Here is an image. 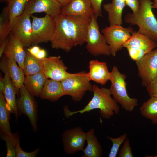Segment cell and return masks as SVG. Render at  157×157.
Listing matches in <instances>:
<instances>
[{
    "label": "cell",
    "instance_id": "cell-1",
    "mask_svg": "<svg viewBox=\"0 0 157 157\" xmlns=\"http://www.w3.org/2000/svg\"><path fill=\"white\" fill-rule=\"evenodd\" d=\"M91 17L60 14L54 17V31L50 41L53 48L69 52L85 43Z\"/></svg>",
    "mask_w": 157,
    "mask_h": 157
},
{
    "label": "cell",
    "instance_id": "cell-2",
    "mask_svg": "<svg viewBox=\"0 0 157 157\" xmlns=\"http://www.w3.org/2000/svg\"><path fill=\"white\" fill-rule=\"evenodd\" d=\"M93 97L91 100L82 109L76 111H71L67 106L63 108L65 117L69 118L77 113L82 114L89 112L93 110L98 109L101 117L104 119H108L114 114L118 115L119 112V107L113 98L110 89L99 87L97 85H93Z\"/></svg>",
    "mask_w": 157,
    "mask_h": 157
},
{
    "label": "cell",
    "instance_id": "cell-3",
    "mask_svg": "<svg viewBox=\"0 0 157 157\" xmlns=\"http://www.w3.org/2000/svg\"><path fill=\"white\" fill-rule=\"evenodd\" d=\"M138 10L128 13L124 17L126 22L137 25L138 31L144 34L157 43V20L152 10V0H139Z\"/></svg>",
    "mask_w": 157,
    "mask_h": 157
},
{
    "label": "cell",
    "instance_id": "cell-4",
    "mask_svg": "<svg viewBox=\"0 0 157 157\" xmlns=\"http://www.w3.org/2000/svg\"><path fill=\"white\" fill-rule=\"evenodd\" d=\"M126 78V75L121 73L117 67L114 66L110 72L109 81L111 86L109 89L115 101L125 110L130 112L138 106V103L137 99L131 98L128 94Z\"/></svg>",
    "mask_w": 157,
    "mask_h": 157
},
{
    "label": "cell",
    "instance_id": "cell-5",
    "mask_svg": "<svg viewBox=\"0 0 157 157\" xmlns=\"http://www.w3.org/2000/svg\"><path fill=\"white\" fill-rule=\"evenodd\" d=\"M88 72L85 71L74 73L61 81L65 95L70 96L75 102L80 101L86 92L92 91Z\"/></svg>",
    "mask_w": 157,
    "mask_h": 157
},
{
    "label": "cell",
    "instance_id": "cell-6",
    "mask_svg": "<svg viewBox=\"0 0 157 157\" xmlns=\"http://www.w3.org/2000/svg\"><path fill=\"white\" fill-rule=\"evenodd\" d=\"M97 18L94 14L90 17L88 26L85 43L88 52L94 56L111 55L110 49L100 31Z\"/></svg>",
    "mask_w": 157,
    "mask_h": 157
},
{
    "label": "cell",
    "instance_id": "cell-7",
    "mask_svg": "<svg viewBox=\"0 0 157 157\" xmlns=\"http://www.w3.org/2000/svg\"><path fill=\"white\" fill-rule=\"evenodd\" d=\"M157 43L147 35L133 31L130 38L124 44L131 58L135 61L155 49Z\"/></svg>",
    "mask_w": 157,
    "mask_h": 157
},
{
    "label": "cell",
    "instance_id": "cell-8",
    "mask_svg": "<svg viewBox=\"0 0 157 157\" xmlns=\"http://www.w3.org/2000/svg\"><path fill=\"white\" fill-rule=\"evenodd\" d=\"M16 108L18 117L21 114L27 116L33 130L36 132L38 129V106L37 102L27 90L24 84L20 89Z\"/></svg>",
    "mask_w": 157,
    "mask_h": 157
},
{
    "label": "cell",
    "instance_id": "cell-9",
    "mask_svg": "<svg viewBox=\"0 0 157 157\" xmlns=\"http://www.w3.org/2000/svg\"><path fill=\"white\" fill-rule=\"evenodd\" d=\"M132 28H125L118 25H110L101 31L107 44L109 46L111 55L116 56L124 44L130 38L133 31Z\"/></svg>",
    "mask_w": 157,
    "mask_h": 157
},
{
    "label": "cell",
    "instance_id": "cell-10",
    "mask_svg": "<svg viewBox=\"0 0 157 157\" xmlns=\"http://www.w3.org/2000/svg\"><path fill=\"white\" fill-rule=\"evenodd\" d=\"M33 33L32 44L50 42L55 29L54 18L46 14L42 17L31 15Z\"/></svg>",
    "mask_w": 157,
    "mask_h": 157
},
{
    "label": "cell",
    "instance_id": "cell-11",
    "mask_svg": "<svg viewBox=\"0 0 157 157\" xmlns=\"http://www.w3.org/2000/svg\"><path fill=\"white\" fill-rule=\"evenodd\" d=\"M38 60L42 71L47 78L61 81L74 74L67 72V67L60 56H49Z\"/></svg>",
    "mask_w": 157,
    "mask_h": 157
},
{
    "label": "cell",
    "instance_id": "cell-12",
    "mask_svg": "<svg viewBox=\"0 0 157 157\" xmlns=\"http://www.w3.org/2000/svg\"><path fill=\"white\" fill-rule=\"evenodd\" d=\"M142 85L146 87L157 75V49H155L136 61Z\"/></svg>",
    "mask_w": 157,
    "mask_h": 157
},
{
    "label": "cell",
    "instance_id": "cell-13",
    "mask_svg": "<svg viewBox=\"0 0 157 157\" xmlns=\"http://www.w3.org/2000/svg\"><path fill=\"white\" fill-rule=\"evenodd\" d=\"M61 135L64 150L67 154H72L83 151L86 140V133L80 127L65 130Z\"/></svg>",
    "mask_w": 157,
    "mask_h": 157
},
{
    "label": "cell",
    "instance_id": "cell-14",
    "mask_svg": "<svg viewBox=\"0 0 157 157\" xmlns=\"http://www.w3.org/2000/svg\"><path fill=\"white\" fill-rule=\"evenodd\" d=\"M31 15L22 14L14 20L10 29L11 33L22 43L24 47L32 44L33 30Z\"/></svg>",
    "mask_w": 157,
    "mask_h": 157
},
{
    "label": "cell",
    "instance_id": "cell-15",
    "mask_svg": "<svg viewBox=\"0 0 157 157\" xmlns=\"http://www.w3.org/2000/svg\"><path fill=\"white\" fill-rule=\"evenodd\" d=\"M62 7L57 0H28L23 14L43 12L54 18L60 14Z\"/></svg>",
    "mask_w": 157,
    "mask_h": 157
},
{
    "label": "cell",
    "instance_id": "cell-16",
    "mask_svg": "<svg viewBox=\"0 0 157 157\" xmlns=\"http://www.w3.org/2000/svg\"><path fill=\"white\" fill-rule=\"evenodd\" d=\"M0 69L4 74L9 75L18 95L20 89L24 84L25 76L23 70L17 66L13 59L4 55L1 58Z\"/></svg>",
    "mask_w": 157,
    "mask_h": 157
},
{
    "label": "cell",
    "instance_id": "cell-17",
    "mask_svg": "<svg viewBox=\"0 0 157 157\" xmlns=\"http://www.w3.org/2000/svg\"><path fill=\"white\" fill-rule=\"evenodd\" d=\"M94 14L90 0H70L61 9L60 14L64 15L82 16L91 17Z\"/></svg>",
    "mask_w": 157,
    "mask_h": 157
},
{
    "label": "cell",
    "instance_id": "cell-18",
    "mask_svg": "<svg viewBox=\"0 0 157 157\" xmlns=\"http://www.w3.org/2000/svg\"><path fill=\"white\" fill-rule=\"evenodd\" d=\"M89 72H88L90 81L101 85L105 84L110 76L106 63L97 60H90L89 63Z\"/></svg>",
    "mask_w": 157,
    "mask_h": 157
},
{
    "label": "cell",
    "instance_id": "cell-19",
    "mask_svg": "<svg viewBox=\"0 0 157 157\" xmlns=\"http://www.w3.org/2000/svg\"><path fill=\"white\" fill-rule=\"evenodd\" d=\"M9 39L3 54L6 56L13 59L17 63L19 67L23 70L26 55L24 47L20 41L11 33L9 35Z\"/></svg>",
    "mask_w": 157,
    "mask_h": 157
},
{
    "label": "cell",
    "instance_id": "cell-20",
    "mask_svg": "<svg viewBox=\"0 0 157 157\" xmlns=\"http://www.w3.org/2000/svg\"><path fill=\"white\" fill-rule=\"evenodd\" d=\"M64 95L61 81L47 78L40 97L42 99L54 102Z\"/></svg>",
    "mask_w": 157,
    "mask_h": 157
},
{
    "label": "cell",
    "instance_id": "cell-21",
    "mask_svg": "<svg viewBox=\"0 0 157 157\" xmlns=\"http://www.w3.org/2000/svg\"><path fill=\"white\" fill-rule=\"evenodd\" d=\"M125 6L124 0H112L111 3L103 5L104 9L108 13L110 25L122 24V13Z\"/></svg>",
    "mask_w": 157,
    "mask_h": 157
},
{
    "label": "cell",
    "instance_id": "cell-22",
    "mask_svg": "<svg viewBox=\"0 0 157 157\" xmlns=\"http://www.w3.org/2000/svg\"><path fill=\"white\" fill-rule=\"evenodd\" d=\"M47 79L41 72L35 74L25 76L24 85L33 97H40Z\"/></svg>",
    "mask_w": 157,
    "mask_h": 157
},
{
    "label": "cell",
    "instance_id": "cell-23",
    "mask_svg": "<svg viewBox=\"0 0 157 157\" xmlns=\"http://www.w3.org/2000/svg\"><path fill=\"white\" fill-rule=\"evenodd\" d=\"M3 80L4 89L3 94L6 102L7 109L12 113L15 114L16 119L18 117L17 108L16 95L17 94L15 88L9 75L4 74Z\"/></svg>",
    "mask_w": 157,
    "mask_h": 157
},
{
    "label": "cell",
    "instance_id": "cell-24",
    "mask_svg": "<svg viewBox=\"0 0 157 157\" xmlns=\"http://www.w3.org/2000/svg\"><path fill=\"white\" fill-rule=\"evenodd\" d=\"M87 145L83 151L82 157H101L103 153L102 147L95 134L94 129L91 128L86 132Z\"/></svg>",
    "mask_w": 157,
    "mask_h": 157
},
{
    "label": "cell",
    "instance_id": "cell-25",
    "mask_svg": "<svg viewBox=\"0 0 157 157\" xmlns=\"http://www.w3.org/2000/svg\"><path fill=\"white\" fill-rule=\"evenodd\" d=\"M11 113L7 109L4 96L0 92V133L13 136L9 123Z\"/></svg>",
    "mask_w": 157,
    "mask_h": 157
},
{
    "label": "cell",
    "instance_id": "cell-26",
    "mask_svg": "<svg viewBox=\"0 0 157 157\" xmlns=\"http://www.w3.org/2000/svg\"><path fill=\"white\" fill-rule=\"evenodd\" d=\"M141 115L157 125V98L150 97L140 108Z\"/></svg>",
    "mask_w": 157,
    "mask_h": 157
},
{
    "label": "cell",
    "instance_id": "cell-27",
    "mask_svg": "<svg viewBox=\"0 0 157 157\" xmlns=\"http://www.w3.org/2000/svg\"><path fill=\"white\" fill-rule=\"evenodd\" d=\"M28 0H8L7 6L9 13V30L14 20L23 13Z\"/></svg>",
    "mask_w": 157,
    "mask_h": 157
},
{
    "label": "cell",
    "instance_id": "cell-28",
    "mask_svg": "<svg viewBox=\"0 0 157 157\" xmlns=\"http://www.w3.org/2000/svg\"><path fill=\"white\" fill-rule=\"evenodd\" d=\"M23 71L25 76L36 74L42 72L38 59L26 51Z\"/></svg>",
    "mask_w": 157,
    "mask_h": 157
},
{
    "label": "cell",
    "instance_id": "cell-29",
    "mask_svg": "<svg viewBox=\"0 0 157 157\" xmlns=\"http://www.w3.org/2000/svg\"><path fill=\"white\" fill-rule=\"evenodd\" d=\"M10 17L7 6L3 9L0 15V44L8 37L9 30Z\"/></svg>",
    "mask_w": 157,
    "mask_h": 157
},
{
    "label": "cell",
    "instance_id": "cell-30",
    "mask_svg": "<svg viewBox=\"0 0 157 157\" xmlns=\"http://www.w3.org/2000/svg\"><path fill=\"white\" fill-rule=\"evenodd\" d=\"M13 134L15 147V157H35L37 156L40 150L39 147L37 148L32 152H27L24 151L20 147L19 138L18 133H13Z\"/></svg>",
    "mask_w": 157,
    "mask_h": 157
},
{
    "label": "cell",
    "instance_id": "cell-31",
    "mask_svg": "<svg viewBox=\"0 0 157 157\" xmlns=\"http://www.w3.org/2000/svg\"><path fill=\"white\" fill-rule=\"evenodd\" d=\"M0 137L1 139L5 142L6 144L7 151L6 157H15V147L13 133V136H10L0 133Z\"/></svg>",
    "mask_w": 157,
    "mask_h": 157
},
{
    "label": "cell",
    "instance_id": "cell-32",
    "mask_svg": "<svg viewBox=\"0 0 157 157\" xmlns=\"http://www.w3.org/2000/svg\"><path fill=\"white\" fill-rule=\"evenodd\" d=\"M126 133H124L120 136L116 138H113L107 136V138L112 142V145L109 154V157H116L118 150L121 145L127 138Z\"/></svg>",
    "mask_w": 157,
    "mask_h": 157
},
{
    "label": "cell",
    "instance_id": "cell-33",
    "mask_svg": "<svg viewBox=\"0 0 157 157\" xmlns=\"http://www.w3.org/2000/svg\"><path fill=\"white\" fill-rule=\"evenodd\" d=\"M119 157H133V155L128 138L124 142L123 145L119 150Z\"/></svg>",
    "mask_w": 157,
    "mask_h": 157
},
{
    "label": "cell",
    "instance_id": "cell-34",
    "mask_svg": "<svg viewBox=\"0 0 157 157\" xmlns=\"http://www.w3.org/2000/svg\"><path fill=\"white\" fill-rule=\"evenodd\" d=\"M146 88L150 97L157 98V75L155 78L146 86Z\"/></svg>",
    "mask_w": 157,
    "mask_h": 157
},
{
    "label": "cell",
    "instance_id": "cell-35",
    "mask_svg": "<svg viewBox=\"0 0 157 157\" xmlns=\"http://www.w3.org/2000/svg\"><path fill=\"white\" fill-rule=\"evenodd\" d=\"M93 10V13L96 17H101L102 13L101 4L103 0H90Z\"/></svg>",
    "mask_w": 157,
    "mask_h": 157
},
{
    "label": "cell",
    "instance_id": "cell-36",
    "mask_svg": "<svg viewBox=\"0 0 157 157\" xmlns=\"http://www.w3.org/2000/svg\"><path fill=\"white\" fill-rule=\"evenodd\" d=\"M126 6H128L132 10L133 13H135L138 10L140 4L139 0H124Z\"/></svg>",
    "mask_w": 157,
    "mask_h": 157
},
{
    "label": "cell",
    "instance_id": "cell-37",
    "mask_svg": "<svg viewBox=\"0 0 157 157\" xmlns=\"http://www.w3.org/2000/svg\"><path fill=\"white\" fill-rule=\"evenodd\" d=\"M40 49L38 46H34L27 49V51L32 55L36 57Z\"/></svg>",
    "mask_w": 157,
    "mask_h": 157
},
{
    "label": "cell",
    "instance_id": "cell-38",
    "mask_svg": "<svg viewBox=\"0 0 157 157\" xmlns=\"http://www.w3.org/2000/svg\"><path fill=\"white\" fill-rule=\"evenodd\" d=\"M9 39V36L6 39V40L1 43L0 46V57L1 58L3 52L7 46Z\"/></svg>",
    "mask_w": 157,
    "mask_h": 157
},
{
    "label": "cell",
    "instance_id": "cell-39",
    "mask_svg": "<svg viewBox=\"0 0 157 157\" xmlns=\"http://www.w3.org/2000/svg\"><path fill=\"white\" fill-rule=\"evenodd\" d=\"M46 55V52L45 50L40 49L35 57L38 59H41L45 58Z\"/></svg>",
    "mask_w": 157,
    "mask_h": 157
},
{
    "label": "cell",
    "instance_id": "cell-40",
    "mask_svg": "<svg viewBox=\"0 0 157 157\" xmlns=\"http://www.w3.org/2000/svg\"><path fill=\"white\" fill-rule=\"evenodd\" d=\"M0 92L3 94L4 89V83L3 78H2L1 76L0 77Z\"/></svg>",
    "mask_w": 157,
    "mask_h": 157
},
{
    "label": "cell",
    "instance_id": "cell-41",
    "mask_svg": "<svg viewBox=\"0 0 157 157\" xmlns=\"http://www.w3.org/2000/svg\"><path fill=\"white\" fill-rule=\"evenodd\" d=\"M61 5L62 7L66 5L70 1V0H57Z\"/></svg>",
    "mask_w": 157,
    "mask_h": 157
},
{
    "label": "cell",
    "instance_id": "cell-42",
    "mask_svg": "<svg viewBox=\"0 0 157 157\" xmlns=\"http://www.w3.org/2000/svg\"><path fill=\"white\" fill-rule=\"evenodd\" d=\"M153 4L152 7V8L157 9V0H152Z\"/></svg>",
    "mask_w": 157,
    "mask_h": 157
},
{
    "label": "cell",
    "instance_id": "cell-43",
    "mask_svg": "<svg viewBox=\"0 0 157 157\" xmlns=\"http://www.w3.org/2000/svg\"><path fill=\"white\" fill-rule=\"evenodd\" d=\"M145 157H157V156H147V155H146V156H145Z\"/></svg>",
    "mask_w": 157,
    "mask_h": 157
},
{
    "label": "cell",
    "instance_id": "cell-44",
    "mask_svg": "<svg viewBox=\"0 0 157 157\" xmlns=\"http://www.w3.org/2000/svg\"><path fill=\"white\" fill-rule=\"evenodd\" d=\"M1 0V1H8V0Z\"/></svg>",
    "mask_w": 157,
    "mask_h": 157
}]
</instances>
